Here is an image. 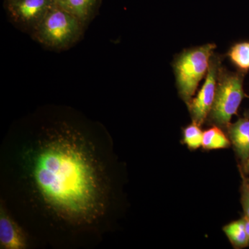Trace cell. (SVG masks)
<instances>
[{
	"mask_svg": "<svg viewBox=\"0 0 249 249\" xmlns=\"http://www.w3.org/2000/svg\"><path fill=\"white\" fill-rule=\"evenodd\" d=\"M244 219H245L246 231H247V236H248L249 243V219L245 216V217H244Z\"/></svg>",
	"mask_w": 249,
	"mask_h": 249,
	"instance_id": "9a60e30c",
	"label": "cell"
},
{
	"mask_svg": "<svg viewBox=\"0 0 249 249\" xmlns=\"http://www.w3.org/2000/svg\"><path fill=\"white\" fill-rule=\"evenodd\" d=\"M68 143L45 149L37 160L36 179L46 197L60 209L82 212L96 195L92 167L84 155Z\"/></svg>",
	"mask_w": 249,
	"mask_h": 249,
	"instance_id": "6da1fadb",
	"label": "cell"
},
{
	"mask_svg": "<svg viewBox=\"0 0 249 249\" xmlns=\"http://www.w3.org/2000/svg\"><path fill=\"white\" fill-rule=\"evenodd\" d=\"M86 27L76 16L54 4L30 35L45 48L59 52L78 43Z\"/></svg>",
	"mask_w": 249,
	"mask_h": 249,
	"instance_id": "7a4b0ae2",
	"label": "cell"
},
{
	"mask_svg": "<svg viewBox=\"0 0 249 249\" xmlns=\"http://www.w3.org/2000/svg\"><path fill=\"white\" fill-rule=\"evenodd\" d=\"M248 181H249V179H248Z\"/></svg>",
	"mask_w": 249,
	"mask_h": 249,
	"instance_id": "ac0fdd59",
	"label": "cell"
},
{
	"mask_svg": "<svg viewBox=\"0 0 249 249\" xmlns=\"http://www.w3.org/2000/svg\"><path fill=\"white\" fill-rule=\"evenodd\" d=\"M223 231L235 248H245L249 245L244 217L226 225Z\"/></svg>",
	"mask_w": 249,
	"mask_h": 249,
	"instance_id": "8fae6325",
	"label": "cell"
},
{
	"mask_svg": "<svg viewBox=\"0 0 249 249\" xmlns=\"http://www.w3.org/2000/svg\"><path fill=\"white\" fill-rule=\"evenodd\" d=\"M247 117L249 118V110L248 111V112H247Z\"/></svg>",
	"mask_w": 249,
	"mask_h": 249,
	"instance_id": "e0dca14e",
	"label": "cell"
},
{
	"mask_svg": "<svg viewBox=\"0 0 249 249\" xmlns=\"http://www.w3.org/2000/svg\"><path fill=\"white\" fill-rule=\"evenodd\" d=\"M102 0H54L56 6L71 13L88 26L98 14Z\"/></svg>",
	"mask_w": 249,
	"mask_h": 249,
	"instance_id": "52a82bcc",
	"label": "cell"
},
{
	"mask_svg": "<svg viewBox=\"0 0 249 249\" xmlns=\"http://www.w3.org/2000/svg\"><path fill=\"white\" fill-rule=\"evenodd\" d=\"M242 73H233L220 67L213 105L209 114L211 122L221 128L230 124L232 116L237 114L245 94Z\"/></svg>",
	"mask_w": 249,
	"mask_h": 249,
	"instance_id": "277c9868",
	"label": "cell"
},
{
	"mask_svg": "<svg viewBox=\"0 0 249 249\" xmlns=\"http://www.w3.org/2000/svg\"><path fill=\"white\" fill-rule=\"evenodd\" d=\"M231 61L242 71L249 70V42H242L232 46L228 53Z\"/></svg>",
	"mask_w": 249,
	"mask_h": 249,
	"instance_id": "7c38bea8",
	"label": "cell"
},
{
	"mask_svg": "<svg viewBox=\"0 0 249 249\" xmlns=\"http://www.w3.org/2000/svg\"><path fill=\"white\" fill-rule=\"evenodd\" d=\"M228 134L239 158L245 163L249 157V119H240L227 127Z\"/></svg>",
	"mask_w": 249,
	"mask_h": 249,
	"instance_id": "ba28073f",
	"label": "cell"
},
{
	"mask_svg": "<svg viewBox=\"0 0 249 249\" xmlns=\"http://www.w3.org/2000/svg\"><path fill=\"white\" fill-rule=\"evenodd\" d=\"M221 59L213 55L206 80L196 98H193L188 109L193 122L202 125L207 119L213 105L217 89L218 74L220 68Z\"/></svg>",
	"mask_w": 249,
	"mask_h": 249,
	"instance_id": "8992f818",
	"label": "cell"
},
{
	"mask_svg": "<svg viewBox=\"0 0 249 249\" xmlns=\"http://www.w3.org/2000/svg\"><path fill=\"white\" fill-rule=\"evenodd\" d=\"M216 48L207 44L183 51L175 58L174 70L180 98L188 107L201 79L207 74Z\"/></svg>",
	"mask_w": 249,
	"mask_h": 249,
	"instance_id": "3957f363",
	"label": "cell"
},
{
	"mask_svg": "<svg viewBox=\"0 0 249 249\" xmlns=\"http://www.w3.org/2000/svg\"><path fill=\"white\" fill-rule=\"evenodd\" d=\"M0 241L6 249H19L25 247L24 236L9 216L1 211L0 218Z\"/></svg>",
	"mask_w": 249,
	"mask_h": 249,
	"instance_id": "9c48e42d",
	"label": "cell"
},
{
	"mask_svg": "<svg viewBox=\"0 0 249 249\" xmlns=\"http://www.w3.org/2000/svg\"><path fill=\"white\" fill-rule=\"evenodd\" d=\"M240 169L241 177L242 178V186H241V203L245 212V217L249 219V183L241 168Z\"/></svg>",
	"mask_w": 249,
	"mask_h": 249,
	"instance_id": "5bb4252c",
	"label": "cell"
},
{
	"mask_svg": "<svg viewBox=\"0 0 249 249\" xmlns=\"http://www.w3.org/2000/svg\"><path fill=\"white\" fill-rule=\"evenodd\" d=\"M243 164L245 165V171L247 172V173H249V157Z\"/></svg>",
	"mask_w": 249,
	"mask_h": 249,
	"instance_id": "2e32d148",
	"label": "cell"
},
{
	"mask_svg": "<svg viewBox=\"0 0 249 249\" xmlns=\"http://www.w3.org/2000/svg\"><path fill=\"white\" fill-rule=\"evenodd\" d=\"M231 143L229 137L217 125L213 126L203 133L202 147L205 150L228 148Z\"/></svg>",
	"mask_w": 249,
	"mask_h": 249,
	"instance_id": "30bf717a",
	"label": "cell"
},
{
	"mask_svg": "<svg viewBox=\"0 0 249 249\" xmlns=\"http://www.w3.org/2000/svg\"><path fill=\"white\" fill-rule=\"evenodd\" d=\"M201 126L193 122L183 129V142L191 150L202 147L203 133Z\"/></svg>",
	"mask_w": 249,
	"mask_h": 249,
	"instance_id": "4fadbf2b",
	"label": "cell"
},
{
	"mask_svg": "<svg viewBox=\"0 0 249 249\" xmlns=\"http://www.w3.org/2000/svg\"><path fill=\"white\" fill-rule=\"evenodd\" d=\"M55 4L54 0H5L10 22L19 30L31 34Z\"/></svg>",
	"mask_w": 249,
	"mask_h": 249,
	"instance_id": "5b68a950",
	"label": "cell"
}]
</instances>
